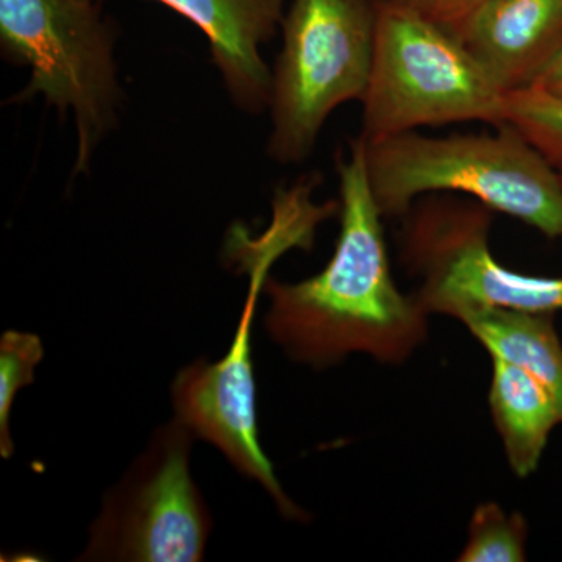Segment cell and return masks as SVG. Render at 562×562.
<instances>
[{"label": "cell", "instance_id": "30bf717a", "mask_svg": "<svg viewBox=\"0 0 562 562\" xmlns=\"http://www.w3.org/2000/svg\"><path fill=\"white\" fill-rule=\"evenodd\" d=\"M458 40L506 94L527 90L562 50V0H491Z\"/></svg>", "mask_w": 562, "mask_h": 562}, {"label": "cell", "instance_id": "9a60e30c", "mask_svg": "<svg viewBox=\"0 0 562 562\" xmlns=\"http://www.w3.org/2000/svg\"><path fill=\"white\" fill-rule=\"evenodd\" d=\"M505 124L513 125L557 168L562 166V99L538 88L506 94Z\"/></svg>", "mask_w": 562, "mask_h": 562}, {"label": "cell", "instance_id": "4fadbf2b", "mask_svg": "<svg viewBox=\"0 0 562 562\" xmlns=\"http://www.w3.org/2000/svg\"><path fill=\"white\" fill-rule=\"evenodd\" d=\"M527 522L519 513L503 512L497 503H483L473 512L469 539L460 562H522L527 560Z\"/></svg>", "mask_w": 562, "mask_h": 562}, {"label": "cell", "instance_id": "e0dca14e", "mask_svg": "<svg viewBox=\"0 0 562 562\" xmlns=\"http://www.w3.org/2000/svg\"><path fill=\"white\" fill-rule=\"evenodd\" d=\"M531 88H538L547 94L562 99V50Z\"/></svg>", "mask_w": 562, "mask_h": 562}, {"label": "cell", "instance_id": "2e32d148", "mask_svg": "<svg viewBox=\"0 0 562 562\" xmlns=\"http://www.w3.org/2000/svg\"><path fill=\"white\" fill-rule=\"evenodd\" d=\"M403 9L413 11L422 20L431 22L454 38H460L461 32L472 18L491 0H392Z\"/></svg>", "mask_w": 562, "mask_h": 562}, {"label": "cell", "instance_id": "6da1fadb", "mask_svg": "<svg viewBox=\"0 0 562 562\" xmlns=\"http://www.w3.org/2000/svg\"><path fill=\"white\" fill-rule=\"evenodd\" d=\"M341 231L319 273L297 283L269 280L266 330L292 360L325 369L350 353L405 361L427 336V316L395 284L380 213L369 184L364 143L339 158Z\"/></svg>", "mask_w": 562, "mask_h": 562}, {"label": "cell", "instance_id": "8992f818", "mask_svg": "<svg viewBox=\"0 0 562 562\" xmlns=\"http://www.w3.org/2000/svg\"><path fill=\"white\" fill-rule=\"evenodd\" d=\"M195 435L179 419L161 425L114 484L79 561L198 562L213 517L191 475Z\"/></svg>", "mask_w": 562, "mask_h": 562}, {"label": "cell", "instance_id": "5bb4252c", "mask_svg": "<svg viewBox=\"0 0 562 562\" xmlns=\"http://www.w3.org/2000/svg\"><path fill=\"white\" fill-rule=\"evenodd\" d=\"M44 347L38 335L7 330L0 338V457L10 460L14 443L10 413L22 387L35 380L36 366L43 361Z\"/></svg>", "mask_w": 562, "mask_h": 562}, {"label": "cell", "instance_id": "277c9868", "mask_svg": "<svg viewBox=\"0 0 562 562\" xmlns=\"http://www.w3.org/2000/svg\"><path fill=\"white\" fill-rule=\"evenodd\" d=\"M366 143L452 122L505 124L506 92L460 40L392 0H379Z\"/></svg>", "mask_w": 562, "mask_h": 562}, {"label": "cell", "instance_id": "ba28073f", "mask_svg": "<svg viewBox=\"0 0 562 562\" xmlns=\"http://www.w3.org/2000/svg\"><path fill=\"white\" fill-rule=\"evenodd\" d=\"M262 279L261 269H255L249 299L227 353L214 362L199 358L177 373L171 384L173 417L195 438L216 447L241 475L260 483L286 519L305 520L306 513L281 487L258 430L250 335Z\"/></svg>", "mask_w": 562, "mask_h": 562}, {"label": "cell", "instance_id": "8fae6325", "mask_svg": "<svg viewBox=\"0 0 562 562\" xmlns=\"http://www.w3.org/2000/svg\"><path fill=\"white\" fill-rule=\"evenodd\" d=\"M490 405L513 472L520 479L531 475L562 422L552 394L530 373L492 358Z\"/></svg>", "mask_w": 562, "mask_h": 562}, {"label": "cell", "instance_id": "7c38bea8", "mask_svg": "<svg viewBox=\"0 0 562 562\" xmlns=\"http://www.w3.org/2000/svg\"><path fill=\"white\" fill-rule=\"evenodd\" d=\"M461 322L491 358L509 362L543 384L562 417V342L553 313L491 308L468 314Z\"/></svg>", "mask_w": 562, "mask_h": 562}, {"label": "cell", "instance_id": "52a82bcc", "mask_svg": "<svg viewBox=\"0 0 562 562\" xmlns=\"http://www.w3.org/2000/svg\"><path fill=\"white\" fill-rule=\"evenodd\" d=\"M491 210L482 203L432 199L413 206L403 227V258L420 277L414 294L425 313L461 321L491 308L562 310V277L505 268L490 249Z\"/></svg>", "mask_w": 562, "mask_h": 562}, {"label": "cell", "instance_id": "3957f363", "mask_svg": "<svg viewBox=\"0 0 562 562\" xmlns=\"http://www.w3.org/2000/svg\"><path fill=\"white\" fill-rule=\"evenodd\" d=\"M116 29L102 0H0L3 58L31 70L10 102L44 98L77 128L74 172L90 168L92 154L116 125L121 85L114 61Z\"/></svg>", "mask_w": 562, "mask_h": 562}, {"label": "cell", "instance_id": "9c48e42d", "mask_svg": "<svg viewBox=\"0 0 562 562\" xmlns=\"http://www.w3.org/2000/svg\"><path fill=\"white\" fill-rule=\"evenodd\" d=\"M103 2V0H102ZM198 25L233 103L258 114L271 105L273 74L262 46L284 20L286 0H155Z\"/></svg>", "mask_w": 562, "mask_h": 562}, {"label": "cell", "instance_id": "5b68a950", "mask_svg": "<svg viewBox=\"0 0 562 562\" xmlns=\"http://www.w3.org/2000/svg\"><path fill=\"white\" fill-rule=\"evenodd\" d=\"M379 0H292L273 69L268 154L281 165L310 157L328 116L368 90Z\"/></svg>", "mask_w": 562, "mask_h": 562}, {"label": "cell", "instance_id": "7a4b0ae2", "mask_svg": "<svg viewBox=\"0 0 562 562\" xmlns=\"http://www.w3.org/2000/svg\"><path fill=\"white\" fill-rule=\"evenodd\" d=\"M362 143L383 217H405L416 199L430 192H464L549 238H562L560 171L513 125L443 138L414 131Z\"/></svg>", "mask_w": 562, "mask_h": 562}, {"label": "cell", "instance_id": "ac0fdd59", "mask_svg": "<svg viewBox=\"0 0 562 562\" xmlns=\"http://www.w3.org/2000/svg\"><path fill=\"white\" fill-rule=\"evenodd\" d=\"M558 171H560L561 180H562V166L561 168H558Z\"/></svg>", "mask_w": 562, "mask_h": 562}]
</instances>
